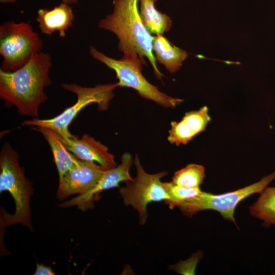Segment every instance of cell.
I'll use <instances>...</instances> for the list:
<instances>
[{
  "label": "cell",
  "mask_w": 275,
  "mask_h": 275,
  "mask_svg": "<svg viewBox=\"0 0 275 275\" xmlns=\"http://www.w3.org/2000/svg\"><path fill=\"white\" fill-rule=\"evenodd\" d=\"M62 1L69 5L75 4L78 2V0H62Z\"/></svg>",
  "instance_id": "cell-22"
},
{
  "label": "cell",
  "mask_w": 275,
  "mask_h": 275,
  "mask_svg": "<svg viewBox=\"0 0 275 275\" xmlns=\"http://www.w3.org/2000/svg\"><path fill=\"white\" fill-rule=\"evenodd\" d=\"M63 139L68 149L80 160L97 162L107 169L117 166L108 148L88 134L82 135L80 139L74 135Z\"/></svg>",
  "instance_id": "cell-11"
},
{
  "label": "cell",
  "mask_w": 275,
  "mask_h": 275,
  "mask_svg": "<svg viewBox=\"0 0 275 275\" xmlns=\"http://www.w3.org/2000/svg\"><path fill=\"white\" fill-rule=\"evenodd\" d=\"M152 48L157 62L172 73L179 69L188 56L185 51L173 45L162 35L153 36Z\"/></svg>",
  "instance_id": "cell-14"
},
{
  "label": "cell",
  "mask_w": 275,
  "mask_h": 275,
  "mask_svg": "<svg viewBox=\"0 0 275 275\" xmlns=\"http://www.w3.org/2000/svg\"><path fill=\"white\" fill-rule=\"evenodd\" d=\"M139 0H113V11L101 19L100 29L114 34L119 40L118 48L123 54V60L131 62L142 69L147 65L145 58L151 64L156 76H164L159 70L153 53V36L142 21L138 9Z\"/></svg>",
  "instance_id": "cell-2"
},
{
  "label": "cell",
  "mask_w": 275,
  "mask_h": 275,
  "mask_svg": "<svg viewBox=\"0 0 275 275\" xmlns=\"http://www.w3.org/2000/svg\"><path fill=\"white\" fill-rule=\"evenodd\" d=\"M70 5L62 2L53 9H39L36 21L41 32L51 36L58 32L62 38L66 36V31L73 25L75 17Z\"/></svg>",
  "instance_id": "cell-12"
},
{
  "label": "cell",
  "mask_w": 275,
  "mask_h": 275,
  "mask_svg": "<svg viewBox=\"0 0 275 275\" xmlns=\"http://www.w3.org/2000/svg\"><path fill=\"white\" fill-rule=\"evenodd\" d=\"M50 55L42 51L14 71L0 69V98L6 106H15L22 116L36 118L47 96L45 88L51 84Z\"/></svg>",
  "instance_id": "cell-1"
},
{
  "label": "cell",
  "mask_w": 275,
  "mask_h": 275,
  "mask_svg": "<svg viewBox=\"0 0 275 275\" xmlns=\"http://www.w3.org/2000/svg\"><path fill=\"white\" fill-rule=\"evenodd\" d=\"M157 1L139 0V12L143 23L151 34L156 35L169 31L172 25L170 17L156 9L155 3Z\"/></svg>",
  "instance_id": "cell-15"
},
{
  "label": "cell",
  "mask_w": 275,
  "mask_h": 275,
  "mask_svg": "<svg viewBox=\"0 0 275 275\" xmlns=\"http://www.w3.org/2000/svg\"><path fill=\"white\" fill-rule=\"evenodd\" d=\"M34 275H54L53 271L50 267L45 266L42 264L37 263L36 270Z\"/></svg>",
  "instance_id": "cell-21"
},
{
  "label": "cell",
  "mask_w": 275,
  "mask_h": 275,
  "mask_svg": "<svg viewBox=\"0 0 275 275\" xmlns=\"http://www.w3.org/2000/svg\"><path fill=\"white\" fill-rule=\"evenodd\" d=\"M43 42L28 22L9 21L0 25L1 69L14 71L42 51Z\"/></svg>",
  "instance_id": "cell-5"
},
{
  "label": "cell",
  "mask_w": 275,
  "mask_h": 275,
  "mask_svg": "<svg viewBox=\"0 0 275 275\" xmlns=\"http://www.w3.org/2000/svg\"><path fill=\"white\" fill-rule=\"evenodd\" d=\"M134 163L136 174L132 180L125 182L124 186L119 188V193L125 205H130L139 213V222L144 225L147 217V206L151 202L170 200L160 179L167 175L166 171L151 174L147 173L135 154Z\"/></svg>",
  "instance_id": "cell-8"
},
{
  "label": "cell",
  "mask_w": 275,
  "mask_h": 275,
  "mask_svg": "<svg viewBox=\"0 0 275 275\" xmlns=\"http://www.w3.org/2000/svg\"><path fill=\"white\" fill-rule=\"evenodd\" d=\"M195 135V133L183 120L179 122L172 121L171 123V129L169 131L168 140L170 143L178 146L187 144Z\"/></svg>",
  "instance_id": "cell-20"
},
{
  "label": "cell",
  "mask_w": 275,
  "mask_h": 275,
  "mask_svg": "<svg viewBox=\"0 0 275 275\" xmlns=\"http://www.w3.org/2000/svg\"><path fill=\"white\" fill-rule=\"evenodd\" d=\"M89 51L93 59L115 71L119 86L132 88L142 97L166 108H174L183 101L182 99L164 94L150 83L142 74V69L135 64L122 59L110 58L93 46H90Z\"/></svg>",
  "instance_id": "cell-7"
},
{
  "label": "cell",
  "mask_w": 275,
  "mask_h": 275,
  "mask_svg": "<svg viewBox=\"0 0 275 275\" xmlns=\"http://www.w3.org/2000/svg\"><path fill=\"white\" fill-rule=\"evenodd\" d=\"M121 162L115 167L108 169L104 173L96 186L87 193L78 195L72 199L61 203V208H68L76 206L85 210L92 207L93 202L103 190L118 186L123 181L133 180L129 173L133 162V158L129 153H124L121 157Z\"/></svg>",
  "instance_id": "cell-10"
},
{
  "label": "cell",
  "mask_w": 275,
  "mask_h": 275,
  "mask_svg": "<svg viewBox=\"0 0 275 275\" xmlns=\"http://www.w3.org/2000/svg\"><path fill=\"white\" fill-rule=\"evenodd\" d=\"M250 212L252 216L263 221L265 225L275 226V186L266 187L250 207Z\"/></svg>",
  "instance_id": "cell-16"
},
{
  "label": "cell",
  "mask_w": 275,
  "mask_h": 275,
  "mask_svg": "<svg viewBox=\"0 0 275 275\" xmlns=\"http://www.w3.org/2000/svg\"><path fill=\"white\" fill-rule=\"evenodd\" d=\"M182 120L197 135L205 129L210 121L208 107L204 106L199 110L187 112L185 113Z\"/></svg>",
  "instance_id": "cell-19"
},
{
  "label": "cell",
  "mask_w": 275,
  "mask_h": 275,
  "mask_svg": "<svg viewBox=\"0 0 275 275\" xmlns=\"http://www.w3.org/2000/svg\"><path fill=\"white\" fill-rule=\"evenodd\" d=\"M274 179L275 171L259 181L235 191L220 195L202 191L199 195L179 203L176 207L187 216L201 210H215L225 219L235 224L234 213L238 204L253 194H260Z\"/></svg>",
  "instance_id": "cell-6"
},
{
  "label": "cell",
  "mask_w": 275,
  "mask_h": 275,
  "mask_svg": "<svg viewBox=\"0 0 275 275\" xmlns=\"http://www.w3.org/2000/svg\"><path fill=\"white\" fill-rule=\"evenodd\" d=\"M4 191L13 197L15 211L13 214L1 212V228L18 224L32 229L33 184L20 165L18 154L8 143L3 145L0 152V193Z\"/></svg>",
  "instance_id": "cell-3"
},
{
  "label": "cell",
  "mask_w": 275,
  "mask_h": 275,
  "mask_svg": "<svg viewBox=\"0 0 275 275\" xmlns=\"http://www.w3.org/2000/svg\"><path fill=\"white\" fill-rule=\"evenodd\" d=\"M162 184L170 198V200L165 202L170 209L176 207L182 202L199 195L202 192L200 187H184L176 185L172 182H162Z\"/></svg>",
  "instance_id": "cell-18"
},
{
  "label": "cell",
  "mask_w": 275,
  "mask_h": 275,
  "mask_svg": "<svg viewBox=\"0 0 275 275\" xmlns=\"http://www.w3.org/2000/svg\"><path fill=\"white\" fill-rule=\"evenodd\" d=\"M62 87L64 90L76 95L77 99L73 105L66 108L60 114L52 118H33L25 120L22 125L49 128L57 131L64 139L73 137L74 135L69 131V126L78 113L92 103H96L100 111L107 109L110 101L114 96V91L119 85L116 82L86 87L76 84H63Z\"/></svg>",
  "instance_id": "cell-4"
},
{
  "label": "cell",
  "mask_w": 275,
  "mask_h": 275,
  "mask_svg": "<svg viewBox=\"0 0 275 275\" xmlns=\"http://www.w3.org/2000/svg\"><path fill=\"white\" fill-rule=\"evenodd\" d=\"M36 129L49 145L60 179L75 164L78 158L68 149L62 137L57 131L44 127H37Z\"/></svg>",
  "instance_id": "cell-13"
},
{
  "label": "cell",
  "mask_w": 275,
  "mask_h": 275,
  "mask_svg": "<svg viewBox=\"0 0 275 275\" xmlns=\"http://www.w3.org/2000/svg\"><path fill=\"white\" fill-rule=\"evenodd\" d=\"M107 169L78 159L75 164L59 179L57 198L62 201L74 195H82L92 189Z\"/></svg>",
  "instance_id": "cell-9"
},
{
  "label": "cell",
  "mask_w": 275,
  "mask_h": 275,
  "mask_svg": "<svg viewBox=\"0 0 275 275\" xmlns=\"http://www.w3.org/2000/svg\"><path fill=\"white\" fill-rule=\"evenodd\" d=\"M205 168L200 164L190 163L176 172L172 182L187 188H198L205 178Z\"/></svg>",
  "instance_id": "cell-17"
},
{
  "label": "cell",
  "mask_w": 275,
  "mask_h": 275,
  "mask_svg": "<svg viewBox=\"0 0 275 275\" xmlns=\"http://www.w3.org/2000/svg\"><path fill=\"white\" fill-rule=\"evenodd\" d=\"M16 0H0V3L7 4V3H13L16 2Z\"/></svg>",
  "instance_id": "cell-23"
}]
</instances>
